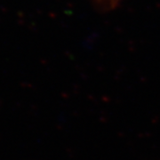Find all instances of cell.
Returning <instances> with one entry per match:
<instances>
[{"instance_id": "1", "label": "cell", "mask_w": 160, "mask_h": 160, "mask_svg": "<svg viewBox=\"0 0 160 160\" xmlns=\"http://www.w3.org/2000/svg\"><path fill=\"white\" fill-rule=\"evenodd\" d=\"M99 2H101L102 4L107 5V6H113L114 4L117 3L118 0H98Z\"/></svg>"}]
</instances>
